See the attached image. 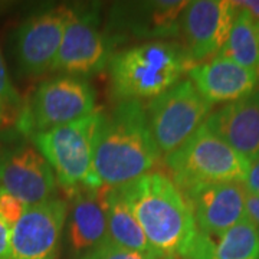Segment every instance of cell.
Masks as SVG:
<instances>
[{"instance_id": "7a4b0ae2", "label": "cell", "mask_w": 259, "mask_h": 259, "mask_svg": "<svg viewBox=\"0 0 259 259\" xmlns=\"http://www.w3.org/2000/svg\"><path fill=\"white\" fill-rule=\"evenodd\" d=\"M161 157L143 102H117L104 114L94 156V171L102 185H127L154 171Z\"/></svg>"}, {"instance_id": "6da1fadb", "label": "cell", "mask_w": 259, "mask_h": 259, "mask_svg": "<svg viewBox=\"0 0 259 259\" xmlns=\"http://www.w3.org/2000/svg\"><path fill=\"white\" fill-rule=\"evenodd\" d=\"M136 214L157 259H183L197 233L183 192L161 171L117 187Z\"/></svg>"}, {"instance_id": "8fae6325", "label": "cell", "mask_w": 259, "mask_h": 259, "mask_svg": "<svg viewBox=\"0 0 259 259\" xmlns=\"http://www.w3.org/2000/svg\"><path fill=\"white\" fill-rule=\"evenodd\" d=\"M68 202L56 196L28 206L12 228L10 259H56L66 223Z\"/></svg>"}, {"instance_id": "484cf974", "label": "cell", "mask_w": 259, "mask_h": 259, "mask_svg": "<svg viewBox=\"0 0 259 259\" xmlns=\"http://www.w3.org/2000/svg\"><path fill=\"white\" fill-rule=\"evenodd\" d=\"M235 9L242 10L249 16L253 22L259 25V0H242V2H232Z\"/></svg>"}, {"instance_id": "ffe728a7", "label": "cell", "mask_w": 259, "mask_h": 259, "mask_svg": "<svg viewBox=\"0 0 259 259\" xmlns=\"http://www.w3.org/2000/svg\"><path fill=\"white\" fill-rule=\"evenodd\" d=\"M216 56L255 69L259 64V25L242 10L236 9L229 37Z\"/></svg>"}, {"instance_id": "4316f807", "label": "cell", "mask_w": 259, "mask_h": 259, "mask_svg": "<svg viewBox=\"0 0 259 259\" xmlns=\"http://www.w3.org/2000/svg\"><path fill=\"white\" fill-rule=\"evenodd\" d=\"M246 216L259 226V197L249 194L246 196Z\"/></svg>"}, {"instance_id": "cb8c5ba5", "label": "cell", "mask_w": 259, "mask_h": 259, "mask_svg": "<svg viewBox=\"0 0 259 259\" xmlns=\"http://www.w3.org/2000/svg\"><path fill=\"white\" fill-rule=\"evenodd\" d=\"M243 186L248 193L259 197V156L249 161V166L243 179Z\"/></svg>"}, {"instance_id": "f546056e", "label": "cell", "mask_w": 259, "mask_h": 259, "mask_svg": "<svg viewBox=\"0 0 259 259\" xmlns=\"http://www.w3.org/2000/svg\"><path fill=\"white\" fill-rule=\"evenodd\" d=\"M258 259H259V256H258Z\"/></svg>"}, {"instance_id": "d6986e66", "label": "cell", "mask_w": 259, "mask_h": 259, "mask_svg": "<svg viewBox=\"0 0 259 259\" xmlns=\"http://www.w3.org/2000/svg\"><path fill=\"white\" fill-rule=\"evenodd\" d=\"M107 226L110 242L127 249L153 255L156 258L136 214L120 190L110 186L107 189Z\"/></svg>"}, {"instance_id": "3957f363", "label": "cell", "mask_w": 259, "mask_h": 259, "mask_svg": "<svg viewBox=\"0 0 259 259\" xmlns=\"http://www.w3.org/2000/svg\"><path fill=\"white\" fill-rule=\"evenodd\" d=\"M194 66L179 42L154 40L121 49L107 65L118 102L153 100L183 79Z\"/></svg>"}, {"instance_id": "4fadbf2b", "label": "cell", "mask_w": 259, "mask_h": 259, "mask_svg": "<svg viewBox=\"0 0 259 259\" xmlns=\"http://www.w3.org/2000/svg\"><path fill=\"white\" fill-rule=\"evenodd\" d=\"M189 2L151 0L118 3L112 8L111 30L144 42L179 37L180 18Z\"/></svg>"}, {"instance_id": "e0dca14e", "label": "cell", "mask_w": 259, "mask_h": 259, "mask_svg": "<svg viewBox=\"0 0 259 259\" xmlns=\"http://www.w3.org/2000/svg\"><path fill=\"white\" fill-rule=\"evenodd\" d=\"M187 78L212 105L241 100L250 95L258 87L255 69L219 56L192 66Z\"/></svg>"}, {"instance_id": "30bf717a", "label": "cell", "mask_w": 259, "mask_h": 259, "mask_svg": "<svg viewBox=\"0 0 259 259\" xmlns=\"http://www.w3.org/2000/svg\"><path fill=\"white\" fill-rule=\"evenodd\" d=\"M236 9L228 0L189 2L180 18L179 39L193 64H202L218 55L225 47Z\"/></svg>"}, {"instance_id": "603a6c76", "label": "cell", "mask_w": 259, "mask_h": 259, "mask_svg": "<svg viewBox=\"0 0 259 259\" xmlns=\"http://www.w3.org/2000/svg\"><path fill=\"white\" fill-rule=\"evenodd\" d=\"M26 204L22 203L18 197L9 193L0 186V219L9 226L10 229L16 225L20 216L26 210Z\"/></svg>"}, {"instance_id": "5b68a950", "label": "cell", "mask_w": 259, "mask_h": 259, "mask_svg": "<svg viewBox=\"0 0 259 259\" xmlns=\"http://www.w3.org/2000/svg\"><path fill=\"white\" fill-rule=\"evenodd\" d=\"M164 160L170 179L182 192L202 185L243 183L249 166L246 158L204 124Z\"/></svg>"}, {"instance_id": "f1b7e54d", "label": "cell", "mask_w": 259, "mask_h": 259, "mask_svg": "<svg viewBox=\"0 0 259 259\" xmlns=\"http://www.w3.org/2000/svg\"><path fill=\"white\" fill-rule=\"evenodd\" d=\"M255 72H256V76H258V82H259V64H258V66L255 68Z\"/></svg>"}, {"instance_id": "d4e9b609", "label": "cell", "mask_w": 259, "mask_h": 259, "mask_svg": "<svg viewBox=\"0 0 259 259\" xmlns=\"http://www.w3.org/2000/svg\"><path fill=\"white\" fill-rule=\"evenodd\" d=\"M12 229L0 219V259H10Z\"/></svg>"}, {"instance_id": "ba28073f", "label": "cell", "mask_w": 259, "mask_h": 259, "mask_svg": "<svg viewBox=\"0 0 259 259\" xmlns=\"http://www.w3.org/2000/svg\"><path fill=\"white\" fill-rule=\"evenodd\" d=\"M111 56V40L100 29V15L95 8H71L51 71L83 78L101 72Z\"/></svg>"}, {"instance_id": "8992f818", "label": "cell", "mask_w": 259, "mask_h": 259, "mask_svg": "<svg viewBox=\"0 0 259 259\" xmlns=\"http://www.w3.org/2000/svg\"><path fill=\"white\" fill-rule=\"evenodd\" d=\"M93 85L85 78L58 75L40 82L19 112L16 127L28 136L81 120L97 111Z\"/></svg>"}, {"instance_id": "52a82bcc", "label": "cell", "mask_w": 259, "mask_h": 259, "mask_svg": "<svg viewBox=\"0 0 259 259\" xmlns=\"http://www.w3.org/2000/svg\"><path fill=\"white\" fill-rule=\"evenodd\" d=\"M212 107L189 78L150 100L146 105L148 127L161 156L182 147L203 125Z\"/></svg>"}, {"instance_id": "83f0119b", "label": "cell", "mask_w": 259, "mask_h": 259, "mask_svg": "<svg viewBox=\"0 0 259 259\" xmlns=\"http://www.w3.org/2000/svg\"><path fill=\"white\" fill-rule=\"evenodd\" d=\"M9 120H10L9 114H8V112L5 111V110H3V108L0 107V130L5 128V127L8 125Z\"/></svg>"}, {"instance_id": "7c38bea8", "label": "cell", "mask_w": 259, "mask_h": 259, "mask_svg": "<svg viewBox=\"0 0 259 259\" xmlns=\"http://www.w3.org/2000/svg\"><path fill=\"white\" fill-rule=\"evenodd\" d=\"M69 13V6L52 8L30 16L19 26L15 52L22 74L39 76L52 69Z\"/></svg>"}, {"instance_id": "5bb4252c", "label": "cell", "mask_w": 259, "mask_h": 259, "mask_svg": "<svg viewBox=\"0 0 259 259\" xmlns=\"http://www.w3.org/2000/svg\"><path fill=\"white\" fill-rule=\"evenodd\" d=\"M197 231L218 236L246 218V196L243 183H214L183 190Z\"/></svg>"}, {"instance_id": "ac0fdd59", "label": "cell", "mask_w": 259, "mask_h": 259, "mask_svg": "<svg viewBox=\"0 0 259 259\" xmlns=\"http://www.w3.org/2000/svg\"><path fill=\"white\" fill-rule=\"evenodd\" d=\"M259 226L243 218L218 236L197 231L183 259H258Z\"/></svg>"}, {"instance_id": "9a60e30c", "label": "cell", "mask_w": 259, "mask_h": 259, "mask_svg": "<svg viewBox=\"0 0 259 259\" xmlns=\"http://www.w3.org/2000/svg\"><path fill=\"white\" fill-rule=\"evenodd\" d=\"M107 189L105 185L85 186L68 194L65 228L69 246L78 258L108 241Z\"/></svg>"}, {"instance_id": "7402d4cb", "label": "cell", "mask_w": 259, "mask_h": 259, "mask_svg": "<svg viewBox=\"0 0 259 259\" xmlns=\"http://www.w3.org/2000/svg\"><path fill=\"white\" fill-rule=\"evenodd\" d=\"M79 259H156L153 255L148 253H141L137 250L127 249L118 246L112 242L107 241L98 248H95L91 252L85 253Z\"/></svg>"}, {"instance_id": "9c48e42d", "label": "cell", "mask_w": 259, "mask_h": 259, "mask_svg": "<svg viewBox=\"0 0 259 259\" xmlns=\"http://www.w3.org/2000/svg\"><path fill=\"white\" fill-rule=\"evenodd\" d=\"M0 186L26 206L58 196V183L51 166L32 143L0 144Z\"/></svg>"}, {"instance_id": "277c9868", "label": "cell", "mask_w": 259, "mask_h": 259, "mask_svg": "<svg viewBox=\"0 0 259 259\" xmlns=\"http://www.w3.org/2000/svg\"><path fill=\"white\" fill-rule=\"evenodd\" d=\"M104 112L97 110L81 120L32 136V144L45 157L58 187L71 194L85 186L102 183L94 171L97 137Z\"/></svg>"}, {"instance_id": "2e32d148", "label": "cell", "mask_w": 259, "mask_h": 259, "mask_svg": "<svg viewBox=\"0 0 259 259\" xmlns=\"http://www.w3.org/2000/svg\"><path fill=\"white\" fill-rule=\"evenodd\" d=\"M204 125L248 161L259 156V88L210 112Z\"/></svg>"}, {"instance_id": "44dd1931", "label": "cell", "mask_w": 259, "mask_h": 259, "mask_svg": "<svg viewBox=\"0 0 259 259\" xmlns=\"http://www.w3.org/2000/svg\"><path fill=\"white\" fill-rule=\"evenodd\" d=\"M0 107L9 114V117L13 115L16 120H18L19 112L23 108V100L20 98V95L10 79L2 51H0Z\"/></svg>"}]
</instances>
